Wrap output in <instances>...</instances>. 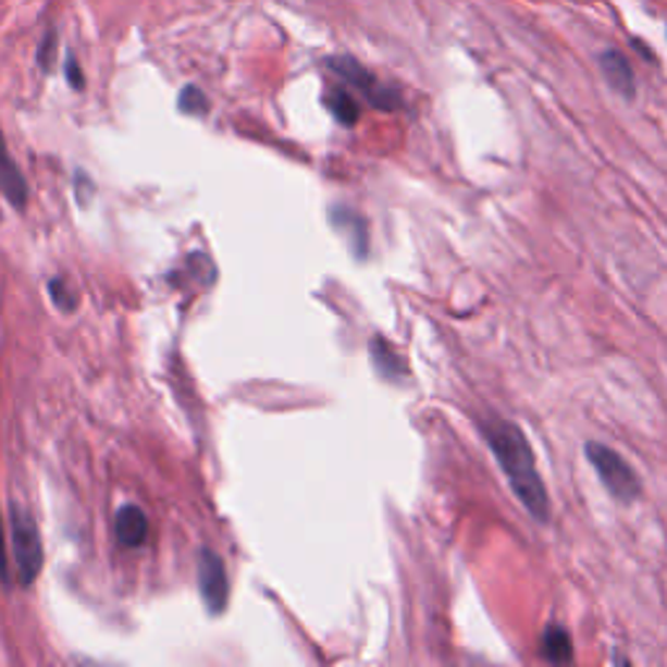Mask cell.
I'll return each mask as SVG.
<instances>
[{"mask_svg":"<svg viewBox=\"0 0 667 667\" xmlns=\"http://www.w3.org/2000/svg\"><path fill=\"white\" fill-rule=\"evenodd\" d=\"M0 581H3V584H9V551H5L3 521H0Z\"/></svg>","mask_w":667,"mask_h":667,"instance_id":"obj_17","label":"cell"},{"mask_svg":"<svg viewBox=\"0 0 667 667\" xmlns=\"http://www.w3.org/2000/svg\"><path fill=\"white\" fill-rule=\"evenodd\" d=\"M584 454L613 498L631 504V501H637L639 495H642V480H639L637 470L620 457L616 448L590 441V444L584 446Z\"/></svg>","mask_w":667,"mask_h":667,"instance_id":"obj_2","label":"cell"},{"mask_svg":"<svg viewBox=\"0 0 667 667\" xmlns=\"http://www.w3.org/2000/svg\"><path fill=\"white\" fill-rule=\"evenodd\" d=\"M326 69L332 71L336 78H342V82H345L347 87L358 89L360 95L368 99V104H373L375 110L394 112V110L402 108L399 91L392 89V87H386V84H381L379 78H375L371 71H368L360 61H355L353 55H332V58H326Z\"/></svg>","mask_w":667,"mask_h":667,"instance_id":"obj_4","label":"cell"},{"mask_svg":"<svg viewBox=\"0 0 667 667\" xmlns=\"http://www.w3.org/2000/svg\"><path fill=\"white\" fill-rule=\"evenodd\" d=\"M543 655L547 663L553 665H566L573 659V644H571V637L569 631L560 629V626H551V629L545 631L543 637Z\"/></svg>","mask_w":667,"mask_h":667,"instance_id":"obj_10","label":"cell"},{"mask_svg":"<svg viewBox=\"0 0 667 667\" xmlns=\"http://www.w3.org/2000/svg\"><path fill=\"white\" fill-rule=\"evenodd\" d=\"M211 102L209 97L203 95L201 89L194 87V84H188V87H183L181 97H177V110L186 112V115H196V118H203L209 112Z\"/></svg>","mask_w":667,"mask_h":667,"instance_id":"obj_13","label":"cell"},{"mask_svg":"<svg viewBox=\"0 0 667 667\" xmlns=\"http://www.w3.org/2000/svg\"><path fill=\"white\" fill-rule=\"evenodd\" d=\"M55 55H58V35H55V29H48L37 48V63L45 74H50L52 65H55Z\"/></svg>","mask_w":667,"mask_h":667,"instance_id":"obj_14","label":"cell"},{"mask_svg":"<svg viewBox=\"0 0 667 667\" xmlns=\"http://www.w3.org/2000/svg\"><path fill=\"white\" fill-rule=\"evenodd\" d=\"M334 222H336V227L342 230V233H345V230H347V237H349V240H353V248L358 250V256L366 254V248H368L366 222H362L358 214H353V211H349V209H336L334 211Z\"/></svg>","mask_w":667,"mask_h":667,"instance_id":"obj_12","label":"cell"},{"mask_svg":"<svg viewBox=\"0 0 667 667\" xmlns=\"http://www.w3.org/2000/svg\"><path fill=\"white\" fill-rule=\"evenodd\" d=\"M600 69H603L605 82L610 84V89L616 91V95L626 99L637 97V76H633L629 58H626L623 52L605 50L603 55H600Z\"/></svg>","mask_w":667,"mask_h":667,"instance_id":"obj_7","label":"cell"},{"mask_svg":"<svg viewBox=\"0 0 667 667\" xmlns=\"http://www.w3.org/2000/svg\"><path fill=\"white\" fill-rule=\"evenodd\" d=\"M0 196L16 209H24L26 201H29V183H26L24 173L13 162L9 147H5L3 131H0Z\"/></svg>","mask_w":667,"mask_h":667,"instance_id":"obj_6","label":"cell"},{"mask_svg":"<svg viewBox=\"0 0 667 667\" xmlns=\"http://www.w3.org/2000/svg\"><path fill=\"white\" fill-rule=\"evenodd\" d=\"M198 590H201L203 605H207L211 616L224 613L230 597L227 571H224L222 558L214 551H209V547L198 553Z\"/></svg>","mask_w":667,"mask_h":667,"instance_id":"obj_5","label":"cell"},{"mask_svg":"<svg viewBox=\"0 0 667 667\" xmlns=\"http://www.w3.org/2000/svg\"><path fill=\"white\" fill-rule=\"evenodd\" d=\"M48 289H50L52 302H55V306L61 308V310H65V313H71V310L76 308V295L71 293V287L65 285L63 280H52L50 285H48Z\"/></svg>","mask_w":667,"mask_h":667,"instance_id":"obj_15","label":"cell"},{"mask_svg":"<svg viewBox=\"0 0 667 667\" xmlns=\"http://www.w3.org/2000/svg\"><path fill=\"white\" fill-rule=\"evenodd\" d=\"M115 538L123 547H141L149 538L147 514L134 504H125L115 511Z\"/></svg>","mask_w":667,"mask_h":667,"instance_id":"obj_8","label":"cell"},{"mask_svg":"<svg viewBox=\"0 0 667 667\" xmlns=\"http://www.w3.org/2000/svg\"><path fill=\"white\" fill-rule=\"evenodd\" d=\"M11 547L16 558V571L22 579V586H32L42 571V538H39L37 521L22 506H11Z\"/></svg>","mask_w":667,"mask_h":667,"instance_id":"obj_3","label":"cell"},{"mask_svg":"<svg viewBox=\"0 0 667 667\" xmlns=\"http://www.w3.org/2000/svg\"><path fill=\"white\" fill-rule=\"evenodd\" d=\"M323 104L342 125H355L360 121V104L358 99L349 95L347 89H329L323 95Z\"/></svg>","mask_w":667,"mask_h":667,"instance_id":"obj_11","label":"cell"},{"mask_svg":"<svg viewBox=\"0 0 667 667\" xmlns=\"http://www.w3.org/2000/svg\"><path fill=\"white\" fill-rule=\"evenodd\" d=\"M480 428L521 506L538 521L551 519V501H547L543 474L538 470V461H534V452L524 431L504 418L485 420Z\"/></svg>","mask_w":667,"mask_h":667,"instance_id":"obj_1","label":"cell"},{"mask_svg":"<svg viewBox=\"0 0 667 667\" xmlns=\"http://www.w3.org/2000/svg\"><path fill=\"white\" fill-rule=\"evenodd\" d=\"M65 78H69V84L74 87L76 91L84 89V74H82V65H78L76 55L74 52H69V58H65Z\"/></svg>","mask_w":667,"mask_h":667,"instance_id":"obj_16","label":"cell"},{"mask_svg":"<svg viewBox=\"0 0 667 667\" xmlns=\"http://www.w3.org/2000/svg\"><path fill=\"white\" fill-rule=\"evenodd\" d=\"M371 358H373L375 371L381 373V379L394 381V383L405 381V375H407L405 360H402V355L396 353V349L388 345L383 336H373L371 339Z\"/></svg>","mask_w":667,"mask_h":667,"instance_id":"obj_9","label":"cell"}]
</instances>
